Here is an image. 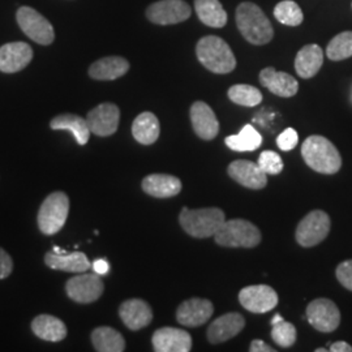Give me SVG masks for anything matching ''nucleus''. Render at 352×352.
I'll use <instances>...</instances> for the list:
<instances>
[{
  "label": "nucleus",
  "mask_w": 352,
  "mask_h": 352,
  "mask_svg": "<svg viewBox=\"0 0 352 352\" xmlns=\"http://www.w3.org/2000/svg\"><path fill=\"white\" fill-rule=\"evenodd\" d=\"M272 338L279 347H291L296 342V329L287 321L282 320L273 325Z\"/></svg>",
  "instance_id": "obj_35"
},
{
  "label": "nucleus",
  "mask_w": 352,
  "mask_h": 352,
  "mask_svg": "<svg viewBox=\"0 0 352 352\" xmlns=\"http://www.w3.org/2000/svg\"><path fill=\"white\" fill-rule=\"evenodd\" d=\"M225 221V213L219 208L188 209L184 206L179 215L180 226L188 235L197 239L214 236Z\"/></svg>",
  "instance_id": "obj_4"
},
{
  "label": "nucleus",
  "mask_w": 352,
  "mask_h": 352,
  "mask_svg": "<svg viewBox=\"0 0 352 352\" xmlns=\"http://www.w3.org/2000/svg\"><path fill=\"white\" fill-rule=\"evenodd\" d=\"M153 349L157 352H189L192 337L186 330L176 327H161L153 334Z\"/></svg>",
  "instance_id": "obj_15"
},
{
  "label": "nucleus",
  "mask_w": 352,
  "mask_h": 352,
  "mask_svg": "<svg viewBox=\"0 0 352 352\" xmlns=\"http://www.w3.org/2000/svg\"><path fill=\"white\" fill-rule=\"evenodd\" d=\"M251 352H276V350L269 346L267 343H265L264 340H252L251 347H250Z\"/></svg>",
  "instance_id": "obj_40"
},
{
  "label": "nucleus",
  "mask_w": 352,
  "mask_h": 352,
  "mask_svg": "<svg viewBox=\"0 0 352 352\" xmlns=\"http://www.w3.org/2000/svg\"><path fill=\"white\" fill-rule=\"evenodd\" d=\"M190 7L184 0H158L146 10V17L157 25H175L190 17Z\"/></svg>",
  "instance_id": "obj_9"
},
{
  "label": "nucleus",
  "mask_w": 352,
  "mask_h": 352,
  "mask_svg": "<svg viewBox=\"0 0 352 352\" xmlns=\"http://www.w3.org/2000/svg\"><path fill=\"white\" fill-rule=\"evenodd\" d=\"M245 327L244 317L238 312H231L215 318L208 327V340L213 344H219L236 337Z\"/></svg>",
  "instance_id": "obj_19"
},
{
  "label": "nucleus",
  "mask_w": 352,
  "mask_h": 352,
  "mask_svg": "<svg viewBox=\"0 0 352 352\" xmlns=\"http://www.w3.org/2000/svg\"><path fill=\"white\" fill-rule=\"evenodd\" d=\"M91 342L98 352H123L126 350L124 337L113 327H100L93 330Z\"/></svg>",
  "instance_id": "obj_29"
},
{
  "label": "nucleus",
  "mask_w": 352,
  "mask_h": 352,
  "mask_svg": "<svg viewBox=\"0 0 352 352\" xmlns=\"http://www.w3.org/2000/svg\"><path fill=\"white\" fill-rule=\"evenodd\" d=\"M32 330L38 338L49 342H60L67 337L65 324L55 316H37L32 322Z\"/></svg>",
  "instance_id": "obj_27"
},
{
  "label": "nucleus",
  "mask_w": 352,
  "mask_h": 352,
  "mask_svg": "<svg viewBox=\"0 0 352 352\" xmlns=\"http://www.w3.org/2000/svg\"><path fill=\"white\" fill-rule=\"evenodd\" d=\"M45 264L52 270H62L68 273H85L91 267L87 254L82 252H67L64 254L49 252L45 256Z\"/></svg>",
  "instance_id": "obj_23"
},
{
  "label": "nucleus",
  "mask_w": 352,
  "mask_h": 352,
  "mask_svg": "<svg viewBox=\"0 0 352 352\" xmlns=\"http://www.w3.org/2000/svg\"><path fill=\"white\" fill-rule=\"evenodd\" d=\"M67 295L76 302L90 304L97 302L104 291L100 274H78L65 283Z\"/></svg>",
  "instance_id": "obj_10"
},
{
  "label": "nucleus",
  "mask_w": 352,
  "mask_h": 352,
  "mask_svg": "<svg viewBox=\"0 0 352 352\" xmlns=\"http://www.w3.org/2000/svg\"><path fill=\"white\" fill-rule=\"evenodd\" d=\"M324 63V51L318 45H307L295 58L296 74L302 78H311L318 74Z\"/></svg>",
  "instance_id": "obj_25"
},
{
  "label": "nucleus",
  "mask_w": 352,
  "mask_h": 352,
  "mask_svg": "<svg viewBox=\"0 0 352 352\" xmlns=\"http://www.w3.org/2000/svg\"><path fill=\"white\" fill-rule=\"evenodd\" d=\"M52 252H54V253H56V254H64V253H67V251H64V250L59 248V247H54V248H52Z\"/></svg>",
  "instance_id": "obj_44"
},
{
  "label": "nucleus",
  "mask_w": 352,
  "mask_h": 352,
  "mask_svg": "<svg viewBox=\"0 0 352 352\" xmlns=\"http://www.w3.org/2000/svg\"><path fill=\"white\" fill-rule=\"evenodd\" d=\"M298 141H299L298 132L294 128H287L278 136L277 145L279 146V149H282L283 151H289L298 145Z\"/></svg>",
  "instance_id": "obj_37"
},
{
  "label": "nucleus",
  "mask_w": 352,
  "mask_h": 352,
  "mask_svg": "<svg viewBox=\"0 0 352 352\" xmlns=\"http://www.w3.org/2000/svg\"><path fill=\"white\" fill-rule=\"evenodd\" d=\"M195 11L206 26L218 29L227 24V13L219 0H195Z\"/></svg>",
  "instance_id": "obj_30"
},
{
  "label": "nucleus",
  "mask_w": 352,
  "mask_h": 352,
  "mask_svg": "<svg viewBox=\"0 0 352 352\" xmlns=\"http://www.w3.org/2000/svg\"><path fill=\"white\" fill-rule=\"evenodd\" d=\"M142 189L151 197L170 199L180 193L182 182L176 176L151 174L142 180Z\"/></svg>",
  "instance_id": "obj_22"
},
{
  "label": "nucleus",
  "mask_w": 352,
  "mask_h": 352,
  "mask_svg": "<svg viewBox=\"0 0 352 352\" xmlns=\"http://www.w3.org/2000/svg\"><path fill=\"white\" fill-rule=\"evenodd\" d=\"M308 322L321 333H333L340 324V312L336 302L329 299H316L307 307Z\"/></svg>",
  "instance_id": "obj_11"
},
{
  "label": "nucleus",
  "mask_w": 352,
  "mask_h": 352,
  "mask_svg": "<svg viewBox=\"0 0 352 352\" xmlns=\"http://www.w3.org/2000/svg\"><path fill=\"white\" fill-rule=\"evenodd\" d=\"M213 312L214 307L210 300L192 298L177 307L176 320L183 327H201L210 320Z\"/></svg>",
  "instance_id": "obj_14"
},
{
  "label": "nucleus",
  "mask_w": 352,
  "mask_h": 352,
  "mask_svg": "<svg viewBox=\"0 0 352 352\" xmlns=\"http://www.w3.org/2000/svg\"><path fill=\"white\" fill-rule=\"evenodd\" d=\"M235 20L241 36L252 45L263 46L273 39V26L257 4L251 1L239 4Z\"/></svg>",
  "instance_id": "obj_1"
},
{
  "label": "nucleus",
  "mask_w": 352,
  "mask_h": 352,
  "mask_svg": "<svg viewBox=\"0 0 352 352\" xmlns=\"http://www.w3.org/2000/svg\"><path fill=\"white\" fill-rule=\"evenodd\" d=\"M161 126L158 118L153 113H140L133 120L132 135L138 142L142 145H151L160 138Z\"/></svg>",
  "instance_id": "obj_28"
},
{
  "label": "nucleus",
  "mask_w": 352,
  "mask_h": 352,
  "mask_svg": "<svg viewBox=\"0 0 352 352\" xmlns=\"http://www.w3.org/2000/svg\"><path fill=\"white\" fill-rule=\"evenodd\" d=\"M227 173L231 179L245 188L263 189L267 184L266 174L258 164H253L251 161H234L228 166Z\"/></svg>",
  "instance_id": "obj_18"
},
{
  "label": "nucleus",
  "mask_w": 352,
  "mask_h": 352,
  "mask_svg": "<svg viewBox=\"0 0 352 352\" xmlns=\"http://www.w3.org/2000/svg\"><path fill=\"white\" fill-rule=\"evenodd\" d=\"M69 213V199L64 192H54L42 202L38 227L45 235H55L63 228Z\"/></svg>",
  "instance_id": "obj_6"
},
{
  "label": "nucleus",
  "mask_w": 352,
  "mask_h": 352,
  "mask_svg": "<svg viewBox=\"0 0 352 352\" xmlns=\"http://www.w3.org/2000/svg\"><path fill=\"white\" fill-rule=\"evenodd\" d=\"M215 243L228 248H253L260 244L261 232L258 227L245 219L225 221L214 235Z\"/></svg>",
  "instance_id": "obj_5"
},
{
  "label": "nucleus",
  "mask_w": 352,
  "mask_h": 352,
  "mask_svg": "<svg viewBox=\"0 0 352 352\" xmlns=\"http://www.w3.org/2000/svg\"><path fill=\"white\" fill-rule=\"evenodd\" d=\"M302 155L312 170L320 174L333 175L342 167V157L334 144L324 136H309L302 146Z\"/></svg>",
  "instance_id": "obj_2"
},
{
  "label": "nucleus",
  "mask_w": 352,
  "mask_h": 352,
  "mask_svg": "<svg viewBox=\"0 0 352 352\" xmlns=\"http://www.w3.org/2000/svg\"><path fill=\"white\" fill-rule=\"evenodd\" d=\"M33 59V50L25 42H11L0 47V71L16 74L23 71Z\"/></svg>",
  "instance_id": "obj_16"
},
{
  "label": "nucleus",
  "mask_w": 352,
  "mask_h": 352,
  "mask_svg": "<svg viewBox=\"0 0 352 352\" xmlns=\"http://www.w3.org/2000/svg\"><path fill=\"white\" fill-rule=\"evenodd\" d=\"M228 98L244 107H254L263 102L261 91L252 85L238 84L228 89Z\"/></svg>",
  "instance_id": "obj_32"
},
{
  "label": "nucleus",
  "mask_w": 352,
  "mask_h": 352,
  "mask_svg": "<svg viewBox=\"0 0 352 352\" xmlns=\"http://www.w3.org/2000/svg\"><path fill=\"white\" fill-rule=\"evenodd\" d=\"M282 320H283V317L279 315V314H277V315H274V317L272 318V325L277 324V322H279V321H282Z\"/></svg>",
  "instance_id": "obj_43"
},
{
  "label": "nucleus",
  "mask_w": 352,
  "mask_h": 352,
  "mask_svg": "<svg viewBox=\"0 0 352 352\" xmlns=\"http://www.w3.org/2000/svg\"><path fill=\"white\" fill-rule=\"evenodd\" d=\"M239 302L252 314H267L273 311L278 304L276 289L266 285H254L244 287L239 292Z\"/></svg>",
  "instance_id": "obj_12"
},
{
  "label": "nucleus",
  "mask_w": 352,
  "mask_h": 352,
  "mask_svg": "<svg viewBox=\"0 0 352 352\" xmlns=\"http://www.w3.org/2000/svg\"><path fill=\"white\" fill-rule=\"evenodd\" d=\"M119 316L128 329L140 330L151 324L153 311L145 300L129 299L120 305Z\"/></svg>",
  "instance_id": "obj_21"
},
{
  "label": "nucleus",
  "mask_w": 352,
  "mask_h": 352,
  "mask_svg": "<svg viewBox=\"0 0 352 352\" xmlns=\"http://www.w3.org/2000/svg\"><path fill=\"white\" fill-rule=\"evenodd\" d=\"M327 58L334 62L349 59L352 56V32H342L333 38L327 47Z\"/></svg>",
  "instance_id": "obj_33"
},
{
  "label": "nucleus",
  "mask_w": 352,
  "mask_h": 352,
  "mask_svg": "<svg viewBox=\"0 0 352 352\" xmlns=\"http://www.w3.org/2000/svg\"><path fill=\"white\" fill-rule=\"evenodd\" d=\"M258 166L266 175H278L283 170V161L276 151H265L260 154Z\"/></svg>",
  "instance_id": "obj_36"
},
{
  "label": "nucleus",
  "mask_w": 352,
  "mask_h": 352,
  "mask_svg": "<svg viewBox=\"0 0 352 352\" xmlns=\"http://www.w3.org/2000/svg\"><path fill=\"white\" fill-rule=\"evenodd\" d=\"M51 129L55 131H69L78 145L88 144L90 139V129H89L87 119L75 115V113H62L55 116L50 123Z\"/></svg>",
  "instance_id": "obj_26"
},
{
  "label": "nucleus",
  "mask_w": 352,
  "mask_h": 352,
  "mask_svg": "<svg viewBox=\"0 0 352 352\" xmlns=\"http://www.w3.org/2000/svg\"><path fill=\"white\" fill-rule=\"evenodd\" d=\"M274 16L283 25L299 26L304 20L302 8L294 0H283L274 8Z\"/></svg>",
  "instance_id": "obj_34"
},
{
  "label": "nucleus",
  "mask_w": 352,
  "mask_h": 352,
  "mask_svg": "<svg viewBox=\"0 0 352 352\" xmlns=\"http://www.w3.org/2000/svg\"><path fill=\"white\" fill-rule=\"evenodd\" d=\"M196 55L199 62L210 72L226 75L236 68V59L222 38L206 36L197 42Z\"/></svg>",
  "instance_id": "obj_3"
},
{
  "label": "nucleus",
  "mask_w": 352,
  "mask_h": 352,
  "mask_svg": "<svg viewBox=\"0 0 352 352\" xmlns=\"http://www.w3.org/2000/svg\"><path fill=\"white\" fill-rule=\"evenodd\" d=\"M12 270V257L7 252L4 251L3 248H0V279L10 277Z\"/></svg>",
  "instance_id": "obj_39"
},
{
  "label": "nucleus",
  "mask_w": 352,
  "mask_h": 352,
  "mask_svg": "<svg viewBox=\"0 0 352 352\" xmlns=\"http://www.w3.org/2000/svg\"><path fill=\"white\" fill-rule=\"evenodd\" d=\"M316 352H327V349H317Z\"/></svg>",
  "instance_id": "obj_45"
},
{
  "label": "nucleus",
  "mask_w": 352,
  "mask_h": 352,
  "mask_svg": "<svg viewBox=\"0 0 352 352\" xmlns=\"http://www.w3.org/2000/svg\"><path fill=\"white\" fill-rule=\"evenodd\" d=\"M91 267H93L94 273H97V274H100V276H106V274L110 272V265H109V263H107L106 260H103V258L96 260V261L93 263V265H91Z\"/></svg>",
  "instance_id": "obj_41"
},
{
  "label": "nucleus",
  "mask_w": 352,
  "mask_h": 352,
  "mask_svg": "<svg viewBox=\"0 0 352 352\" xmlns=\"http://www.w3.org/2000/svg\"><path fill=\"white\" fill-rule=\"evenodd\" d=\"M190 122L196 135L202 140L210 141L218 136L219 122L212 107L205 102H195L190 106Z\"/></svg>",
  "instance_id": "obj_17"
},
{
  "label": "nucleus",
  "mask_w": 352,
  "mask_h": 352,
  "mask_svg": "<svg viewBox=\"0 0 352 352\" xmlns=\"http://www.w3.org/2000/svg\"><path fill=\"white\" fill-rule=\"evenodd\" d=\"M336 276L343 287L352 291V260L343 261L342 264L338 265Z\"/></svg>",
  "instance_id": "obj_38"
},
{
  "label": "nucleus",
  "mask_w": 352,
  "mask_h": 352,
  "mask_svg": "<svg viewBox=\"0 0 352 352\" xmlns=\"http://www.w3.org/2000/svg\"><path fill=\"white\" fill-rule=\"evenodd\" d=\"M330 217L322 210H314L307 214L296 228V241L305 248L315 247L327 239L330 232Z\"/></svg>",
  "instance_id": "obj_7"
},
{
  "label": "nucleus",
  "mask_w": 352,
  "mask_h": 352,
  "mask_svg": "<svg viewBox=\"0 0 352 352\" xmlns=\"http://www.w3.org/2000/svg\"><path fill=\"white\" fill-rule=\"evenodd\" d=\"M128 69L129 63L124 58L106 56L90 65L89 76L100 81H111L126 75Z\"/></svg>",
  "instance_id": "obj_24"
},
{
  "label": "nucleus",
  "mask_w": 352,
  "mask_h": 352,
  "mask_svg": "<svg viewBox=\"0 0 352 352\" xmlns=\"http://www.w3.org/2000/svg\"><path fill=\"white\" fill-rule=\"evenodd\" d=\"M89 129L93 135L100 138L111 136L119 126L120 110L113 103H101L87 115Z\"/></svg>",
  "instance_id": "obj_13"
},
{
  "label": "nucleus",
  "mask_w": 352,
  "mask_h": 352,
  "mask_svg": "<svg viewBox=\"0 0 352 352\" xmlns=\"http://www.w3.org/2000/svg\"><path fill=\"white\" fill-rule=\"evenodd\" d=\"M17 23L28 37L39 45L47 46L55 39L54 28L50 21L30 7H21L17 11Z\"/></svg>",
  "instance_id": "obj_8"
},
{
  "label": "nucleus",
  "mask_w": 352,
  "mask_h": 352,
  "mask_svg": "<svg viewBox=\"0 0 352 352\" xmlns=\"http://www.w3.org/2000/svg\"><path fill=\"white\" fill-rule=\"evenodd\" d=\"M225 144L235 151H257L263 144V136L253 128L247 124L241 128L238 135L227 136Z\"/></svg>",
  "instance_id": "obj_31"
},
{
  "label": "nucleus",
  "mask_w": 352,
  "mask_h": 352,
  "mask_svg": "<svg viewBox=\"0 0 352 352\" xmlns=\"http://www.w3.org/2000/svg\"><path fill=\"white\" fill-rule=\"evenodd\" d=\"M329 351L331 352H352V346L346 343V342H336L333 344H330V349Z\"/></svg>",
  "instance_id": "obj_42"
},
{
  "label": "nucleus",
  "mask_w": 352,
  "mask_h": 352,
  "mask_svg": "<svg viewBox=\"0 0 352 352\" xmlns=\"http://www.w3.org/2000/svg\"><path fill=\"white\" fill-rule=\"evenodd\" d=\"M260 82L273 94L283 98L294 97L299 90V82L294 76L278 72L273 67H267L260 72Z\"/></svg>",
  "instance_id": "obj_20"
}]
</instances>
